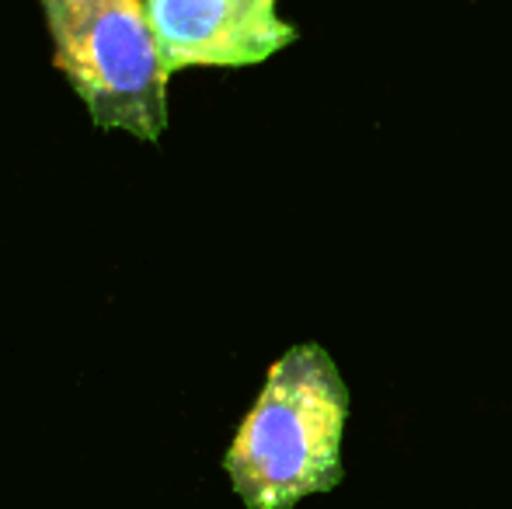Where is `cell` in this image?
<instances>
[{"mask_svg":"<svg viewBox=\"0 0 512 509\" xmlns=\"http://www.w3.org/2000/svg\"><path fill=\"white\" fill-rule=\"evenodd\" d=\"M349 387L328 349L300 342L269 367L223 471L248 509H293L342 482Z\"/></svg>","mask_w":512,"mask_h":509,"instance_id":"6da1fadb","label":"cell"},{"mask_svg":"<svg viewBox=\"0 0 512 509\" xmlns=\"http://www.w3.org/2000/svg\"><path fill=\"white\" fill-rule=\"evenodd\" d=\"M53 63L98 129L157 143L168 129V70L143 0H39Z\"/></svg>","mask_w":512,"mask_h":509,"instance_id":"7a4b0ae2","label":"cell"},{"mask_svg":"<svg viewBox=\"0 0 512 509\" xmlns=\"http://www.w3.org/2000/svg\"><path fill=\"white\" fill-rule=\"evenodd\" d=\"M164 70L255 67L297 42L279 0H143Z\"/></svg>","mask_w":512,"mask_h":509,"instance_id":"3957f363","label":"cell"}]
</instances>
